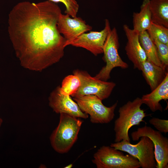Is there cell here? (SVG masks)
<instances>
[{"label": "cell", "instance_id": "1", "mask_svg": "<svg viewBox=\"0 0 168 168\" xmlns=\"http://www.w3.org/2000/svg\"><path fill=\"white\" fill-rule=\"evenodd\" d=\"M60 7L49 0L22 1L8 15V30L15 54L22 67L41 72L63 57L66 40L57 23Z\"/></svg>", "mask_w": 168, "mask_h": 168}, {"label": "cell", "instance_id": "2", "mask_svg": "<svg viewBox=\"0 0 168 168\" xmlns=\"http://www.w3.org/2000/svg\"><path fill=\"white\" fill-rule=\"evenodd\" d=\"M58 125L50 137L51 145L57 152H68L76 142L82 121L79 118L65 113L60 114Z\"/></svg>", "mask_w": 168, "mask_h": 168}, {"label": "cell", "instance_id": "3", "mask_svg": "<svg viewBox=\"0 0 168 168\" xmlns=\"http://www.w3.org/2000/svg\"><path fill=\"white\" fill-rule=\"evenodd\" d=\"M142 104L141 98L138 97L120 107L119 117L114 124L115 142L123 140L130 142L129 129L133 126L139 125L141 122H144L143 119L147 116L144 110L141 108Z\"/></svg>", "mask_w": 168, "mask_h": 168}, {"label": "cell", "instance_id": "4", "mask_svg": "<svg viewBox=\"0 0 168 168\" xmlns=\"http://www.w3.org/2000/svg\"><path fill=\"white\" fill-rule=\"evenodd\" d=\"M97 168H139L138 160L111 146H104L95 153L92 160Z\"/></svg>", "mask_w": 168, "mask_h": 168}, {"label": "cell", "instance_id": "5", "mask_svg": "<svg viewBox=\"0 0 168 168\" xmlns=\"http://www.w3.org/2000/svg\"><path fill=\"white\" fill-rule=\"evenodd\" d=\"M73 100L77 104L81 110L89 114L91 122L95 124H107L110 122L114 116V111L118 101L111 106H105L102 100L93 95L76 96Z\"/></svg>", "mask_w": 168, "mask_h": 168}, {"label": "cell", "instance_id": "6", "mask_svg": "<svg viewBox=\"0 0 168 168\" xmlns=\"http://www.w3.org/2000/svg\"><path fill=\"white\" fill-rule=\"evenodd\" d=\"M139 141L136 144L123 140L111 143L110 146L116 149L124 152L136 158L142 168H156L154 148L152 140L148 137H141Z\"/></svg>", "mask_w": 168, "mask_h": 168}, {"label": "cell", "instance_id": "7", "mask_svg": "<svg viewBox=\"0 0 168 168\" xmlns=\"http://www.w3.org/2000/svg\"><path fill=\"white\" fill-rule=\"evenodd\" d=\"M119 47V37L116 28L111 29L103 47V59L106 65L94 77L96 79L107 81L110 78L112 69L115 67L127 68L128 66L120 57L118 51Z\"/></svg>", "mask_w": 168, "mask_h": 168}, {"label": "cell", "instance_id": "8", "mask_svg": "<svg viewBox=\"0 0 168 168\" xmlns=\"http://www.w3.org/2000/svg\"><path fill=\"white\" fill-rule=\"evenodd\" d=\"M73 74L77 76L81 81V85L76 92L71 96L87 95H95L101 100L108 98L116 86L113 82H108L91 76L86 71L76 69Z\"/></svg>", "mask_w": 168, "mask_h": 168}, {"label": "cell", "instance_id": "9", "mask_svg": "<svg viewBox=\"0 0 168 168\" xmlns=\"http://www.w3.org/2000/svg\"><path fill=\"white\" fill-rule=\"evenodd\" d=\"M149 138L154 148L156 168H168V139L161 133L149 126H145L133 132L131 136L133 141H138L142 136Z\"/></svg>", "mask_w": 168, "mask_h": 168}, {"label": "cell", "instance_id": "10", "mask_svg": "<svg viewBox=\"0 0 168 168\" xmlns=\"http://www.w3.org/2000/svg\"><path fill=\"white\" fill-rule=\"evenodd\" d=\"M111 29L110 22L106 19L104 28L101 31L84 33L72 41H66L65 46L71 45L82 48L96 56L103 53V46Z\"/></svg>", "mask_w": 168, "mask_h": 168}, {"label": "cell", "instance_id": "11", "mask_svg": "<svg viewBox=\"0 0 168 168\" xmlns=\"http://www.w3.org/2000/svg\"><path fill=\"white\" fill-rule=\"evenodd\" d=\"M60 87L58 86L54 89L49 97V105L53 110L58 114L65 113L79 118H87L88 115L81 110L70 96L61 92Z\"/></svg>", "mask_w": 168, "mask_h": 168}, {"label": "cell", "instance_id": "12", "mask_svg": "<svg viewBox=\"0 0 168 168\" xmlns=\"http://www.w3.org/2000/svg\"><path fill=\"white\" fill-rule=\"evenodd\" d=\"M57 27L59 32L69 41L92 29L91 26L86 24L81 18L77 16L71 18L67 14L61 13L59 17Z\"/></svg>", "mask_w": 168, "mask_h": 168}, {"label": "cell", "instance_id": "13", "mask_svg": "<svg viewBox=\"0 0 168 168\" xmlns=\"http://www.w3.org/2000/svg\"><path fill=\"white\" fill-rule=\"evenodd\" d=\"M123 29L127 39L125 49L126 54L134 68L141 71L142 64L147 58L139 42V33L131 29L127 25L123 26Z\"/></svg>", "mask_w": 168, "mask_h": 168}, {"label": "cell", "instance_id": "14", "mask_svg": "<svg viewBox=\"0 0 168 168\" xmlns=\"http://www.w3.org/2000/svg\"><path fill=\"white\" fill-rule=\"evenodd\" d=\"M141 99L143 104L147 105L152 111L162 112L163 109L160 102L168 99V73L156 88L150 93L143 95Z\"/></svg>", "mask_w": 168, "mask_h": 168}, {"label": "cell", "instance_id": "15", "mask_svg": "<svg viewBox=\"0 0 168 168\" xmlns=\"http://www.w3.org/2000/svg\"><path fill=\"white\" fill-rule=\"evenodd\" d=\"M166 69L153 64L147 59L143 63L141 71L151 91L164 80L168 73Z\"/></svg>", "mask_w": 168, "mask_h": 168}, {"label": "cell", "instance_id": "16", "mask_svg": "<svg viewBox=\"0 0 168 168\" xmlns=\"http://www.w3.org/2000/svg\"><path fill=\"white\" fill-rule=\"evenodd\" d=\"M150 0H143L139 12L133 15V30L138 32L147 31L152 22Z\"/></svg>", "mask_w": 168, "mask_h": 168}, {"label": "cell", "instance_id": "17", "mask_svg": "<svg viewBox=\"0 0 168 168\" xmlns=\"http://www.w3.org/2000/svg\"><path fill=\"white\" fill-rule=\"evenodd\" d=\"M152 22L168 28V0H150Z\"/></svg>", "mask_w": 168, "mask_h": 168}, {"label": "cell", "instance_id": "18", "mask_svg": "<svg viewBox=\"0 0 168 168\" xmlns=\"http://www.w3.org/2000/svg\"><path fill=\"white\" fill-rule=\"evenodd\" d=\"M139 37L140 44L145 53L147 59L158 66L165 68L159 58L156 46L147 31L139 32Z\"/></svg>", "mask_w": 168, "mask_h": 168}, {"label": "cell", "instance_id": "19", "mask_svg": "<svg viewBox=\"0 0 168 168\" xmlns=\"http://www.w3.org/2000/svg\"><path fill=\"white\" fill-rule=\"evenodd\" d=\"M79 78L73 74L65 77L60 87L61 92L65 95L71 96L77 91L81 85Z\"/></svg>", "mask_w": 168, "mask_h": 168}, {"label": "cell", "instance_id": "20", "mask_svg": "<svg viewBox=\"0 0 168 168\" xmlns=\"http://www.w3.org/2000/svg\"><path fill=\"white\" fill-rule=\"evenodd\" d=\"M151 38L168 45V28L152 22L147 30Z\"/></svg>", "mask_w": 168, "mask_h": 168}, {"label": "cell", "instance_id": "21", "mask_svg": "<svg viewBox=\"0 0 168 168\" xmlns=\"http://www.w3.org/2000/svg\"><path fill=\"white\" fill-rule=\"evenodd\" d=\"M152 39L156 46L159 58L163 66L166 69L167 68L168 65V45L156 40Z\"/></svg>", "mask_w": 168, "mask_h": 168}, {"label": "cell", "instance_id": "22", "mask_svg": "<svg viewBox=\"0 0 168 168\" xmlns=\"http://www.w3.org/2000/svg\"><path fill=\"white\" fill-rule=\"evenodd\" d=\"M56 3L62 2L66 7L65 13L71 16L72 18L77 17L79 5L76 0H49Z\"/></svg>", "mask_w": 168, "mask_h": 168}, {"label": "cell", "instance_id": "23", "mask_svg": "<svg viewBox=\"0 0 168 168\" xmlns=\"http://www.w3.org/2000/svg\"><path fill=\"white\" fill-rule=\"evenodd\" d=\"M149 123L161 133H166L168 132V120L157 118H152L149 120Z\"/></svg>", "mask_w": 168, "mask_h": 168}, {"label": "cell", "instance_id": "24", "mask_svg": "<svg viewBox=\"0 0 168 168\" xmlns=\"http://www.w3.org/2000/svg\"><path fill=\"white\" fill-rule=\"evenodd\" d=\"M73 166V165L72 164H70L67 166H65L64 168H72Z\"/></svg>", "mask_w": 168, "mask_h": 168}, {"label": "cell", "instance_id": "25", "mask_svg": "<svg viewBox=\"0 0 168 168\" xmlns=\"http://www.w3.org/2000/svg\"><path fill=\"white\" fill-rule=\"evenodd\" d=\"M2 122H3L2 120V119L0 117V128L1 126Z\"/></svg>", "mask_w": 168, "mask_h": 168}]
</instances>
